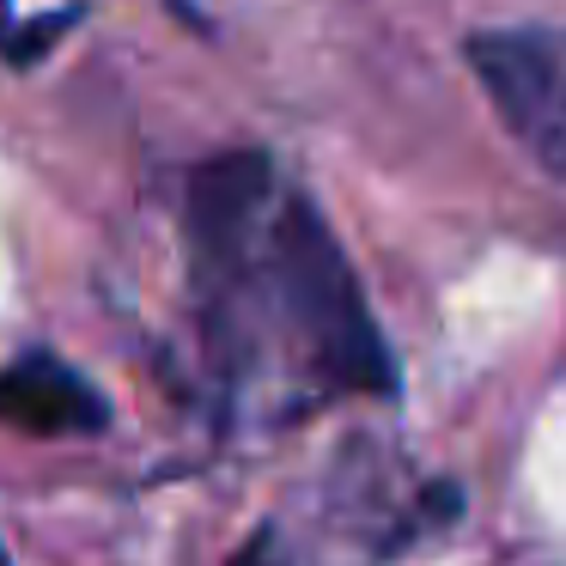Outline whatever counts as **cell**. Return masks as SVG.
Masks as SVG:
<instances>
[{"label": "cell", "instance_id": "cell-1", "mask_svg": "<svg viewBox=\"0 0 566 566\" xmlns=\"http://www.w3.org/2000/svg\"><path fill=\"white\" fill-rule=\"evenodd\" d=\"M256 274L269 281L274 317L286 323L298 359L329 390H359V396L396 390V359L366 311V293H359L335 232L305 196H286L269 213L256 244Z\"/></svg>", "mask_w": 566, "mask_h": 566}, {"label": "cell", "instance_id": "cell-2", "mask_svg": "<svg viewBox=\"0 0 566 566\" xmlns=\"http://www.w3.org/2000/svg\"><path fill=\"white\" fill-rule=\"evenodd\" d=\"M269 196H274V165L269 153H220V159L196 165L184 201V232H189V262H196V286L208 305V329H220L238 311L256 269V244L269 226Z\"/></svg>", "mask_w": 566, "mask_h": 566}, {"label": "cell", "instance_id": "cell-5", "mask_svg": "<svg viewBox=\"0 0 566 566\" xmlns=\"http://www.w3.org/2000/svg\"><path fill=\"white\" fill-rule=\"evenodd\" d=\"M226 566H293V554L281 548V530H256Z\"/></svg>", "mask_w": 566, "mask_h": 566}, {"label": "cell", "instance_id": "cell-4", "mask_svg": "<svg viewBox=\"0 0 566 566\" xmlns=\"http://www.w3.org/2000/svg\"><path fill=\"white\" fill-rule=\"evenodd\" d=\"M0 420L38 439H80L111 427V402L55 354H25L0 371Z\"/></svg>", "mask_w": 566, "mask_h": 566}, {"label": "cell", "instance_id": "cell-3", "mask_svg": "<svg viewBox=\"0 0 566 566\" xmlns=\"http://www.w3.org/2000/svg\"><path fill=\"white\" fill-rule=\"evenodd\" d=\"M469 62L493 92L505 128L524 140V153L566 184V74L554 50L524 31H481L469 38Z\"/></svg>", "mask_w": 566, "mask_h": 566}, {"label": "cell", "instance_id": "cell-6", "mask_svg": "<svg viewBox=\"0 0 566 566\" xmlns=\"http://www.w3.org/2000/svg\"><path fill=\"white\" fill-rule=\"evenodd\" d=\"M0 566H7V548H0Z\"/></svg>", "mask_w": 566, "mask_h": 566}]
</instances>
